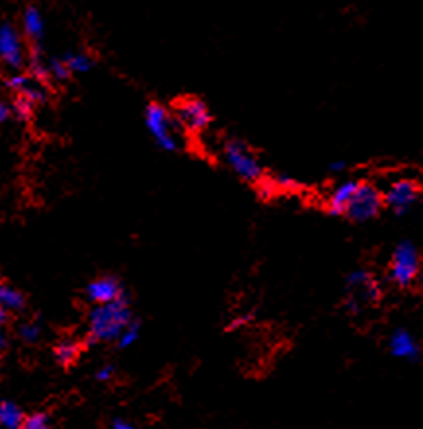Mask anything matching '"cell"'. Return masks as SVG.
Wrapping results in <instances>:
<instances>
[{"mask_svg": "<svg viewBox=\"0 0 423 429\" xmlns=\"http://www.w3.org/2000/svg\"><path fill=\"white\" fill-rule=\"evenodd\" d=\"M422 274V259H419V252L414 244L409 242H402L392 252V259H390V279L396 283L398 287H409L416 281Z\"/></svg>", "mask_w": 423, "mask_h": 429, "instance_id": "3", "label": "cell"}, {"mask_svg": "<svg viewBox=\"0 0 423 429\" xmlns=\"http://www.w3.org/2000/svg\"><path fill=\"white\" fill-rule=\"evenodd\" d=\"M22 30L26 33L34 47H41V39H44L45 22L44 14L37 6H28L22 14Z\"/></svg>", "mask_w": 423, "mask_h": 429, "instance_id": "13", "label": "cell"}, {"mask_svg": "<svg viewBox=\"0 0 423 429\" xmlns=\"http://www.w3.org/2000/svg\"><path fill=\"white\" fill-rule=\"evenodd\" d=\"M382 205H384V195L372 184L361 182L353 200H351L350 207L345 211V217H350L351 221L357 222L369 221L380 213Z\"/></svg>", "mask_w": 423, "mask_h": 429, "instance_id": "5", "label": "cell"}, {"mask_svg": "<svg viewBox=\"0 0 423 429\" xmlns=\"http://www.w3.org/2000/svg\"><path fill=\"white\" fill-rule=\"evenodd\" d=\"M361 182L357 180H345L342 184L337 185L336 190L332 192L328 200V211L332 214H345L347 207H350L353 195L357 192V187Z\"/></svg>", "mask_w": 423, "mask_h": 429, "instance_id": "12", "label": "cell"}, {"mask_svg": "<svg viewBox=\"0 0 423 429\" xmlns=\"http://www.w3.org/2000/svg\"><path fill=\"white\" fill-rule=\"evenodd\" d=\"M20 429H51V422H49L47 415L37 412V414L26 415V420H24L22 428Z\"/></svg>", "mask_w": 423, "mask_h": 429, "instance_id": "23", "label": "cell"}, {"mask_svg": "<svg viewBox=\"0 0 423 429\" xmlns=\"http://www.w3.org/2000/svg\"><path fill=\"white\" fill-rule=\"evenodd\" d=\"M417 193H419V187H417L416 182H412V180H396L394 184L390 185L387 193H384V205H388L398 214L406 213L416 203Z\"/></svg>", "mask_w": 423, "mask_h": 429, "instance_id": "8", "label": "cell"}, {"mask_svg": "<svg viewBox=\"0 0 423 429\" xmlns=\"http://www.w3.org/2000/svg\"><path fill=\"white\" fill-rule=\"evenodd\" d=\"M39 334H41V328L37 322H24L20 328H18V336L20 340L26 341V343H36L39 340Z\"/></svg>", "mask_w": 423, "mask_h": 429, "instance_id": "22", "label": "cell"}, {"mask_svg": "<svg viewBox=\"0 0 423 429\" xmlns=\"http://www.w3.org/2000/svg\"><path fill=\"white\" fill-rule=\"evenodd\" d=\"M63 61H65L66 68L71 71V74L88 73L90 68L94 67V59H92V57H90V55L84 51L66 53L65 57H63Z\"/></svg>", "mask_w": 423, "mask_h": 429, "instance_id": "17", "label": "cell"}, {"mask_svg": "<svg viewBox=\"0 0 423 429\" xmlns=\"http://www.w3.org/2000/svg\"><path fill=\"white\" fill-rule=\"evenodd\" d=\"M34 105L36 104H31V102L26 100V98L14 96L10 108H12V115H14V118H18L20 121H26V119L31 118V113H34Z\"/></svg>", "mask_w": 423, "mask_h": 429, "instance_id": "19", "label": "cell"}, {"mask_svg": "<svg viewBox=\"0 0 423 429\" xmlns=\"http://www.w3.org/2000/svg\"><path fill=\"white\" fill-rule=\"evenodd\" d=\"M111 429H139L137 425H133L131 422H127V420H113L111 423Z\"/></svg>", "mask_w": 423, "mask_h": 429, "instance_id": "26", "label": "cell"}, {"mask_svg": "<svg viewBox=\"0 0 423 429\" xmlns=\"http://www.w3.org/2000/svg\"><path fill=\"white\" fill-rule=\"evenodd\" d=\"M123 287L121 283L117 281L116 277L111 275H103L98 277L92 283H88L86 287V299L90 303H94L96 306H102V304H111L123 299Z\"/></svg>", "mask_w": 423, "mask_h": 429, "instance_id": "10", "label": "cell"}, {"mask_svg": "<svg viewBox=\"0 0 423 429\" xmlns=\"http://www.w3.org/2000/svg\"><path fill=\"white\" fill-rule=\"evenodd\" d=\"M8 319H10V312L2 311V309H0V328H2V326L6 324Z\"/></svg>", "mask_w": 423, "mask_h": 429, "instance_id": "29", "label": "cell"}, {"mask_svg": "<svg viewBox=\"0 0 423 429\" xmlns=\"http://www.w3.org/2000/svg\"><path fill=\"white\" fill-rule=\"evenodd\" d=\"M226 164L233 168V172L244 182H260L263 178V168L255 155L248 148V145L242 141H226L223 148Z\"/></svg>", "mask_w": 423, "mask_h": 429, "instance_id": "2", "label": "cell"}, {"mask_svg": "<svg viewBox=\"0 0 423 429\" xmlns=\"http://www.w3.org/2000/svg\"><path fill=\"white\" fill-rule=\"evenodd\" d=\"M330 170H332V172H342V170H345V162H334V164H330Z\"/></svg>", "mask_w": 423, "mask_h": 429, "instance_id": "28", "label": "cell"}, {"mask_svg": "<svg viewBox=\"0 0 423 429\" xmlns=\"http://www.w3.org/2000/svg\"><path fill=\"white\" fill-rule=\"evenodd\" d=\"M26 299L18 289L10 287L6 283H0V309L6 312L22 311Z\"/></svg>", "mask_w": 423, "mask_h": 429, "instance_id": "16", "label": "cell"}, {"mask_svg": "<svg viewBox=\"0 0 423 429\" xmlns=\"http://www.w3.org/2000/svg\"><path fill=\"white\" fill-rule=\"evenodd\" d=\"M139 330H141L139 322H137V320H133L131 324H129V326H127V328H125L123 334H121V336H119V340L116 341L117 348H121V349L131 348L133 343H135V341L139 340Z\"/></svg>", "mask_w": 423, "mask_h": 429, "instance_id": "20", "label": "cell"}, {"mask_svg": "<svg viewBox=\"0 0 423 429\" xmlns=\"http://www.w3.org/2000/svg\"><path fill=\"white\" fill-rule=\"evenodd\" d=\"M347 287L357 291L361 299H371L374 301L379 296V287L372 279V275L365 269H357V272H351L350 277H347Z\"/></svg>", "mask_w": 423, "mask_h": 429, "instance_id": "14", "label": "cell"}, {"mask_svg": "<svg viewBox=\"0 0 423 429\" xmlns=\"http://www.w3.org/2000/svg\"><path fill=\"white\" fill-rule=\"evenodd\" d=\"M49 78H53L55 82H66L71 78V71L66 68L63 57L49 61Z\"/></svg>", "mask_w": 423, "mask_h": 429, "instance_id": "21", "label": "cell"}, {"mask_svg": "<svg viewBox=\"0 0 423 429\" xmlns=\"http://www.w3.org/2000/svg\"><path fill=\"white\" fill-rule=\"evenodd\" d=\"M131 322L133 316L125 296L111 304L94 306L88 316V341L90 343L117 341Z\"/></svg>", "mask_w": 423, "mask_h": 429, "instance_id": "1", "label": "cell"}, {"mask_svg": "<svg viewBox=\"0 0 423 429\" xmlns=\"http://www.w3.org/2000/svg\"><path fill=\"white\" fill-rule=\"evenodd\" d=\"M419 285H422V289H423V272L419 274Z\"/></svg>", "mask_w": 423, "mask_h": 429, "instance_id": "30", "label": "cell"}, {"mask_svg": "<svg viewBox=\"0 0 423 429\" xmlns=\"http://www.w3.org/2000/svg\"><path fill=\"white\" fill-rule=\"evenodd\" d=\"M6 346H8L6 332H4V330H2V328H0V351H2V349L6 348Z\"/></svg>", "mask_w": 423, "mask_h": 429, "instance_id": "27", "label": "cell"}, {"mask_svg": "<svg viewBox=\"0 0 423 429\" xmlns=\"http://www.w3.org/2000/svg\"><path fill=\"white\" fill-rule=\"evenodd\" d=\"M388 349L396 359L416 363L422 359V346L416 340V336L406 328H396L388 338Z\"/></svg>", "mask_w": 423, "mask_h": 429, "instance_id": "9", "label": "cell"}, {"mask_svg": "<svg viewBox=\"0 0 423 429\" xmlns=\"http://www.w3.org/2000/svg\"><path fill=\"white\" fill-rule=\"evenodd\" d=\"M116 375V367L113 365H102L100 369L96 371V381L100 383H110L111 378Z\"/></svg>", "mask_w": 423, "mask_h": 429, "instance_id": "24", "label": "cell"}, {"mask_svg": "<svg viewBox=\"0 0 423 429\" xmlns=\"http://www.w3.org/2000/svg\"><path fill=\"white\" fill-rule=\"evenodd\" d=\"M0 61H4L8 67L18 71L26 63L22 36L18 33L14 24H2L0 26Z\"/></svg>", "mask_w": 423, "mask_h": 429, "instance_id": "7", "label": "cell"}, {"mask_svg": "<svg viewBox=\"0 0 423 429\" xmlns=\"http://www.w3.org/2000/svg\"><path fill=\"white\" fill-rule=\"evenodd\" d=\"M6 86L14 96H22L26 100H29L31 104H41L47 100V92L44 88V82H37L36 78H31L29 74H12L8 76Z\"/></svg>", "mask_w": 423, "mask_h": 429, "instance_id": "11", "label": "cell"}, {"mask_svg": "<svg viewBox=\"0 0 423 429\" xmlns=\"http://www.w3.org/2000/svg\"><path fill=\"white\" fill-rule=\"evenodd\" d=\"M175 118L183 129H188L191 133H199L211 123V111L199 98H183L175 104Z\"/></svg>", "mask_w": 423, "mask_h": 429, "instance_id": "6", "label": "cell"}, {"mask_svg": "<svg viewBox=\"0 0 423 429\" xmlns=\"http://www.w3.org/2000/svg\"><path fill=\"white\" fill-rule=\"evenodd\" d=\"M145 123L148 133L153 135V139L156 141V145L162 148V150H175L180 147L178 143V135H175V129L172 125V118H170V111L164 108L162 104H148L145 111Z\"/></svg>", "mask_w": 423, "mask_h": 429, "instance_id": "4", "label": "cell"}, {"mask_svg": "<svg viewBox=\"0 0 423 429\" xmlns=\"http://www.w3.org/2000/svg\"><path fill=\"white\" fill-rule=\"evenodd\" d=\"M10 115H12V108H10V104H8V102H4V100L0 98V123L8 121V119H10Z\"/></svg>", "mask_w": 423, "mask_h": 429, "instance_id": "25", "label": "cell"}, {"mask_svg": "<svg viewBox=\"0 0 423 429\" xmlns=\"http://www.w3.org/2000/svg\"><path fill=\"white\" fill-rule=\"evenodd\" d=\"M78 356H81V343H78V341L65 340L61 341L57 348H55V359H57L63 367L73 365V363L78 359Z\"/></svg>", "mask_w": 423, "mask_h": 429, "instance_id": "18", "label": "cell"}, {"mask_svg": "<svg viewBox=\"0 0 423 429\" xmlns=\"http://www.w3.org/2000/svg\"><path fill=\"white\" fill-rule=\"evenodd\" d=\"M26 415L18 408V404L10 400H0V428L4 429H20Z\"/></svg>", "mask_w": 423, "mask_h": 429, "instance_id": "15", "label": "cell"}]
</instances>
